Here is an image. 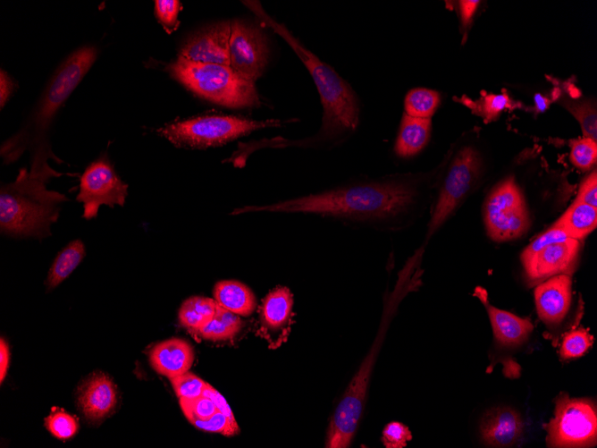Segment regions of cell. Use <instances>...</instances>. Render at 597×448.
Returning a JSON list of instances; mask_svg holds the SVG:
<instances>
[{
    "instance_id": "5",
    "label": "cell",
    "mask_w": 597,
    "mask_h": 448,
    "mask_svg": "<svg viewBox=\"0 0 597 448\" xmlns=\"http://www.w3.org/2000/svg\"><path fill=\"white\" fill-rule=\"evenodd\" d=\"M97 55V50L95 46H86L74 51L63 61L43 92L29 125L10 140L6 150L10 151L13 148V152L20 150V148L24 147L23 145L29 142L30 138H38L41 143L43 133L48 128L56 112L88 72ZM42 150L46 153L43 148Z\"/></svg>"
},
{
    "instance_id": "24",
    "label": "cell",
    "mask_w": 597,
    "mask_h": 448,
    "mask_svg": "<svg viewBox=\"0 0 597 448\" xmlns=\"http://www.w3.org/2000/svg\"><path fill=\"white\" fill-rule=\"evenodd\" d=\"M85 256V246L77 239L68 243L53 262L46 278V287L52 290L63 282L79 266Z\"/></svg>"
},
{
    "instance_id": "17",
    "label": "cell",
    "mask_w": 597,
    "mask_h": 448,
    "mask_svg": "<svg viewBox=\"0 0 597 448\" xmlns=\"http://www.w3.org/2000/svg\"><path fill=\"white\" fill-rule=\"evenodd\" d=\"M476 296L484 306L492 327L495 339L503 345L515 346L523 343L534 330L528 318L492 306L487 297L486 291L481 287L475 290Z\"/></svg>"
},
{
    "instance_id": "26",
    "label": "cell",
    "mask_w": 597,
    "mask_h": 448,
    "mask_svg": "<svg viewBox=\"0 0 597 448\" xmlns=\"http://www.w3.org/2000/svg\"><path fill=\"white\" fill-rule=\"evenodd\" d=\"M440 102L439 92L425 88L414 89L405 97V114L412 117L431 118Z\"/></svg>"
},
{
    "instance_id": "19",
    "label": "cell",
    "mask_w": 597,
    "mask_h": 448,
    "mask_svg": "<svg viewBox=\"0 0 597 448\" xmlns=\"http://www.w3.org/2000/svg\"><path fill=\"white\" fill-rule=\"evenodd\" d=\"M148 360L156 373L171 378L189 371L194 351L187 341L171 338L156 344L149 351Z\"/></svg>"
},
{
    "instance_id": "10",
    "label": "cell",
    "mask_w": 597,
    "mask_h": 448,
    "mask_svg": "<svg viewBox=\"0 0 597 448\" xmlns=\"http://www.w3.org/2000/svg\"><path fill=\"white\" fill-rule=\"evenodd\" d=\"M127 194L128 185L117 175L108 159L101 157L82 173L76 199L83 204V217L90 220L97 216L101 205L123 206Z\"/></svg>"
},
{
    "instance_id": "2",
    "label": "cell",
    "mask_w": 597,
    "mask_h": 448,
    "mask_svg": "<svg viewBox=\"0 0 597 448\" xmlns=\"http://www.w3.org/2000/svg\"><path fill=\"white\" fill-rule=\"evenodd\" d=\"M242 4L293 49L308 71L320 96L323 117L318 132L305 139H285L282 147L337 146L349 139L357 130L360 120L359 99L349 83L307 48L283 23L270 16L259 2L242 1Z\"/></svg>"
},
{
    "instance_id": "15",
    "label": "cell",
    "mask_w": 597,
    "mask_h": 448,
    "mask_svg": "<svg viewBox=\"0 0 597 448\" xmlns=\"http://www.w3.org/2000/svg\"><path fill=\"white\" fill-rule=\"evenodd\" d=\"M535 308L540 319L546 325L559 324L568 314L572 299L570 275L551 276L534 288Z\"/></svg>"
},
{
    "instance_id": "11",
    "label": "cell",
    "mask_w": 597,
    "mask_h": 448,
    "mask_svg": "<svg viewBox=\"0 0 597 448\" xmlns=\"http://www.w3.org/2000/svg\"><path fill=\"white\" fill-rule=\"evenodd\" d=\"M268 57L266 37L260 29L238 20L231 21L229 58L233 70L255 82L262 75Z\"/></svg>"
},
{
    "instance_id": "18",
    "label": "cell",
    "mask_w": 597,
    "mask_h": 448,
    "mask_svg": "<svg viewBox=\"0 0 597 448\" xmlns=\"http://www.w3.org/2000/svg\"><path fill=\"white\" fill-rule=\"evenodd\" d=\"M521 416L513 409L503 407L487 411L482 418L480 432L485 444L509 447L523 433Z\"/></svg>"
},
{
    "instance_id": "13",
    "label": "cell",
    "mask_w": 597,
    "mask_h": 448,
    "mask_svg": "<svg viewBox=\"0 0 597 448\" xmlns=\"http://www.w3.org/2000/svg\"><path fill=\"white\" fill-rule=\"evenodd\" d=\"M231 21L210 25L185 41L179 56L192 62L230 65Z\"/></svg>"
},
{
    "instance_id": "3",
    "label": "cell",
    "mask_w": 597,
    "mask_h": 448,
    "mask_svg": "<svg viewBox=\"0 0 597 448\" xmlns=\"http://www.w3.org/2000/svg\"><path fill=\"white\" fill-rule=\"evenodd\" d=\"M51 174L20 170L0 194L1 232L15 236H42L58 217L59 204L67 198L46 188Z\"/></svg>"
},
{
    "instance_id": "34",
    "label": "cell",
    "mask_w": 597,
    "mask_h": 448,
    "mask_svg": "<svg viewBox=\"0 0 597 448\" xmlns=\"http://www.w3.org/2000/svg\"><path fill=\"white\" fill-rule=\"evenodd\" d=\"M181 8V2L177 0L155 1V14L166 32L172 33L179 27L178 15Z\"/></svg>"
},
{
    "instance_id": "12",
    "label": "cell",
    "mask_w": 597,
    "mask_h": 448,
    "mask_svg": "<svg viewBox=\"0 0 597 448\" xmlns=\"http://www.w3.org/2000/svg\"><path fill=\"white\" fill-rule=\"evenodd\" d=\"M580 248V241L568 238L541 249L522 264L528 280L537 283L557 275H571Z\"/></svg>"
},
{
    "instance_id": "39",
    "label": "cell",
    "mask_w": 597,
    "mask_h": 448,
    "mask_svg": "<svg viewBox=\"0 0 597 448\" xmlns=\"http://www.w3.org/2000/svg\"><path fill=\"white\" fill-rule=\"evenodd\" d=\"M203 395L211 399L219 411L227 416L231 420L237 422L224 397L208 383L206 385Z\"/></svg>"
},
{
    "instance_id": "32",
    "label": "cell",
    "mask_w": 597,
    "mask_h": 448,
    "mask_svg": "<svg viewBox=\"0 0 597 448\" xmlns=\"http://www.w3.org/2000/svg\"><path fill=\"white\" fill-rule=\"evenodd\" d=\"M179 402L187 419H208L218 410L213 401L204 395L192 399L179 398Z\"/></svg>"
},
{
    "instance_id": "22",
    "label": "cell",
    "mask_w": 597,
    "mask_h": 448,
    "mask_svg": "<svg viewBox=\"0 0 597 448\" xmlns=\"http://www.w3.org/2000/svg\"><path fill=\"white\" fill-rule=\"evenodd\" d=\"M555 223L569 238L581 241L597 226V207L575 200Z\"/></svg>"
},
{
    "instance_id": "31",
    "label": "cell",
    "mask_w": 597,
    "mask_h": 448,
    "mask_svg": "<svg viewBox=\"0 0 597 448\" xmlns=\"http://www.w3.org/2000/svg\"><path fill=\"white\" fill-rule=\"evenodd\" d=\"M179 398L192 399L203 395L206 382L191 372H185L169 378Z\"/></svg>"
},
{
    "instance_id": "40",
    "label": "cell",
    "mask_w": 597,
    "mask_h": 448,
    "mask_svg": "<svg viewBox=\"0 0 597 448\" xmlns=\"http://www.w3.org/2000/svg\"><path fill=\"white\" fill-rule=\"evenodd\" d=\"M478 4L479 1L476 0H464L458 2L461 22L464 27H467L470 23Z\"/></svg>"
},
{
    "instance_id": "30",
    "label": "cell",
    "mask_w": 597,
    "mask_h": 448,
    "mask_svg": "<svg viewBox=\"0 0 597 448\" xmlns=\"http://www.w3.org/2000/svg\"><path fill=\"white\" fill-rule=\"evenodd\" d=\"M188 420L198 429L206 432L219 433L225 436L236 435L240 431L237 422L231 420L219 410L208 419L201 420L198 418H189Z\"/></svg>"
},
{
    "instance_id": "28",
    "label": "cell",
    "mask_w": 597,
    "mask_h": 448,
    "mask_svg": "<svg viewBox=\"0 0 597 448\" xmlns=\"http://www.w3.org/2000/svg\"><path fill=\"white\" fill-rule=\"evenodd\" d=\"M597 159V143L589 138H582L572 141L570 161L581 170L590 169Z\"/></svg>"
},
{
    "instance_id": "7",
    "label": "cell",
    "mask_w": 597,
    "mask_h": 448,
    "mask_svg": "<svg viewBox=\"0 0 597 448\" xmlns=\"http://www.w3.org/2000/svg\"><path fill=\"white\" fill-rule=\"evenodd\" d=\"M548 447H593L597 441V411L589 399L570 398L565 393L555 400L554 417L544 425Z\"/></svg>"
},
{
    "instance_id": "23",
    "label": "cell",
    "mask_w": 597,
    "mask_h": 448,
    "mask_svg": "<svg viewBox=\"0 0 597 448\" xmlns=\"http://www.w3.org/2000/svg\"><path fill=\"white\" fill-rule=\"evenodd\" d=\"M218 303L214 298L192 296L185 300L178 311L179 323L197 332L216 313Z\"/></svg>"
},
{
    "instance_id": "43",
    "label": "cell",
    "mask_w": 597,
    "mask_h": 448,
    "mask_svg": "<svg viewBox=\"0 0 597 448\" xmlns=\"http://www.w3.org/2000/svg\"><path fill=\"white\" fill-rule=\"evenodd\" d=\"M536 109L540 112L544 111L549 106V99L542 95L537 94L534 97Z\"/></svg>"
},
{
    "instance_id": "27",
    "label": "cell",
    "mask_w": 597,
    "mask_h": 448,
    "mask_svg": "<svg viewBox=\"0 0 597 448\" xmlns=\"http://www.w3.org/2000/svg\"><path fill=\"white\" fill-rule=\"evenodd\" d=\"M593 337L584 328L568 332L563 337L560 355L563 359H573L584 355L593 345Z\"/></svg>"
},
{
    "instance_id": "29",
    "label": "cell",
    "mask_w": 597,
    "mask_h": 448,
    "mask_svg": "<svg viewBox=\"0 0 597 448\" xmlns=\"http://www.w3.org/2000/svg\"><path fill=\"white\" fill-rule=\"evenodd\" d=\"M46 429L58 439H69L78 431L79 424L74 417L62 411H53L45 419Z\"/></svg>"
},
{
    "instance_id": "41",
    "label": "cell",
    "mask_w": 597,
    "mask_h": 448,
    "mask_svg": "<svg viewBox=\"0 0 597 448\" xmlns=\"http://www.w3.org/2000/svg\"><path fill=\"white\" fill-rule=\"evenodd\" d=\"M0 81V102L1 107H3L13 94L14 89L13 80L4 70H1Z\"/></svg>"
},
{
    "instance_id": "9",
    "label": "cell",
    "mask_w": 597,
    "mask_h": 448,
    "mask_svg": "<svg viewBox=\"0 0 597 448\" xmlns=\"http://www.w3.org/2000/svg\"><path fill=\"white\" fill-rule=\"evenodd\" d=\"M483 221L488 236L503 242L523 236L531 220L524 196L512 177L495 187L483 208Z\"/></svg>"
},
{
    "instance_id": "8",
    "label": "cell",
    "mask_w": 597,
    "mask_h": 448,
    "mask_svg": "<svg viewBox=\"0 0 597 448\" xmlns=\"http://www.w3.org/2000/svg\"><path fill=\"white\" fill-rule=\"evenodd\" d=\"M481 158L471 146L459 148L441 182L428 222L427 236L436 232L452 216L477 181Z\"/></svg>"
},
{
    "instance_id": "33",
    "label": "cell",
    "mask_w": 597,
    "mask_h": 448,
    "mask_svg": "<svg viewBox=\"0 0 597 448\" xmlns=\"http://www.w3.org/2000/svg\"><path fill=\"white\" fill-rule=\"evenodd\" d=\"M569 237L554 223L548 230L533 240L522 251L520 259L523 264L541 249L555 242L563 241Z\"/></svg>"
},
{
    "instance_id": "38",
    "label": "cell",
    "mask_w": 597,
    "mask_h": 448,
    "mask_svg": "<svg viewBox=\"0 0 597 448\" xmlns=\"http://www.w3.org/2000/svg\"><path fill=\"white\" fill-rule=\"evenodd\" d=\"M597 207V173L594 170L581 183L576 199Z\"/></svg>"
},
{
    "instance_id": "42",
    "label": "cell",
    "mask_w": 597,
    "mask_h": 448,
    "mask_svg": "<svg viewBox=\"0 0 597 448\" xmlns=\"http://www.w3.org/2000/svg\"><path fill=\"white\" fill-rule=\"evenodd\" d=\"M10 360V351L6 342L1 338L0 340V382L3 383L8 368Z\"/></svg>"
},
{
    "instance_id": "4",
    "label": "cell",
    "mask_w": 597,
    "mask_h": 448,
    "mask_svg": "<svg viewBox=\"0 0 597 448\" xmlns=\"http://www.w3.org/2000/svg\"><path fill=\"white\" fill-rule=\"evenodd\" d=\"M166 70L189 90L213 103L231 108L261 105L255 82L230 65L192 62L178 55Z\"/></svg>"
},
{
    "instance_id": "35",
    "label": "cell",
    "mask_w": 597,
    "mask_h": 448,
    "mask_svg": "<svg viewBox=\"0 0 597 448\" xmlns=\"http://www.w3.org/2000/svg\"><path fill=\"white\" fill-rule=\"evenodd\" d=\"M569 111L579 122L584 137L597 140L596 111L589 103L569 105Z\"/></svg>"
},
{
    "instance_id": "1",
    "label": "cell",
    "mask_w": 597,
    "mask_h": 448,
    "mask_svg": "<svg viewBox=\"0 0 597 448\" xmlns=\"http://www.w3.org/2000/svg\"><path fill=\"white\" fill-rule=\"evenodd\" d=\"M418 191L411 181L393 177L361 178L332 189L263 206H244L231 215L247 213L302 214L339 221L357 228L386 231L416 203Z\"/></svg>"
},
{
    "instance_id": "37",
    "label": "cell",
    "mask_w": 597,
    "mask_h": 448,
    "mask_svg": "<svg viewBox=\"0 0 597 448\" xmlns=\"http://www.w3.org/2000/svg\"><path fill=\"white\" fill-rule=\"evenodd\" d=\"M510 104V99L506 94H491L483 97L480 111L484 118L491 121L498 117L500 113L509 107Z\"/></svg>"
},
{
    "instance_id": "20",
    "label": "cell",
    "mask_w": 597,
    "mask_h": 448,
    "mask_svg": "<svg viewBox=\"0 0 597 448\" xmlns=\"http://www.w3.org/2000/svg\"><path fill=\"white\" fill-rule=\"evenodd\" d=\"M431 118H417L403 114L394 145L395 154L403 158L418 154L431 136Z\"/></svg>"
},
{
    "instance_id": "16",
    "label": "cell",
    "mask_w": 597,
    "mask_h": 448,
    "mask_svg": "<svg viewBox=\"0 0 597 448\" xmlns=\"http://www.w3.org/2000/svg\"><path fill=\"white\" fill-rule=\"evenodd\" d=\"M78 403L88 419L98 420L107 416L117 403V392L112 379L100 372L90 376L79 387Z\"/></svg>"
},
{
    "instance_id": "14",
    "label": "cell",
    "mask_w": 597,
    "mask_h": 448,
    "mask_svg": "<svg viewBox=\"0 0 597 448\" xmlns=\"http://www.w3.org/2000/svg\"><path fill=\"white\" fill-rule=\"evenodd\" d=\"M293 295L286 286H277L262 300L259 317L262 331L272 345L286 338L292 318Z\"/></svg>"
},
{
    "instance_id": "6",
    "label": "cell",
    "mask_w": 597,
    "mask_h": 448,
    "mask_svg": "<svg viewBox=\"0 0 597 448\" xmlns=\"http://www.w3.org/2000/svg\"><path fill=\"white\" fill-rule=\"evenodd\" d=\"M278 119L252 120L236 115H201L168 123L157 132L180 148H207L231 142L255 131L278 127Z\"/></svg>"
},
{
    "instance_id": "21",
    "label": "cell",
    "mask_w": 597,
    "mask_h": 448,
    "mask_svg": "<svg viewBox=\"0 0 597 448\" xmlns=\"http://www.w3.org/2000/svg\"><path fill=\"white\" fill-rule=\"evenodd\" d=\"M213 298L218 305L240 317L252 315L257 305L253 291L237 280L217 282L213 289Z\"/></svg>"
},
{
    "instance_id": "25",
    "label": "cell",
    "mask_w": 597,
    "mask_h": 448,
    "mask_svg": "<svg viewBox=\"0 0 597 448\" xmlns=\"http://www.w3.org/2000/svg\"><path fill=\"white\" fill-rule=\"evenodd\" d=\"M242 324L240 316L218 305L214 317L204 325L198 334L206 340H228L239 334Z\"/></svg>"
},
{
    "instance_id": "36",
    "label": "cell",
    "mask_w": 597,
    "mask_h": 448,
    "mask_svg": "<svg viewBox=\"0 0 597 448\" xmlns=\"http://www.w3.org/2000/svg\"><path fill=\"white\" fill-rule=\"evenodd\" d=\"M412 435L408 428L400 422H391L383 431V443L387 448H402Z\"/></svg>"
}]
</instances>
